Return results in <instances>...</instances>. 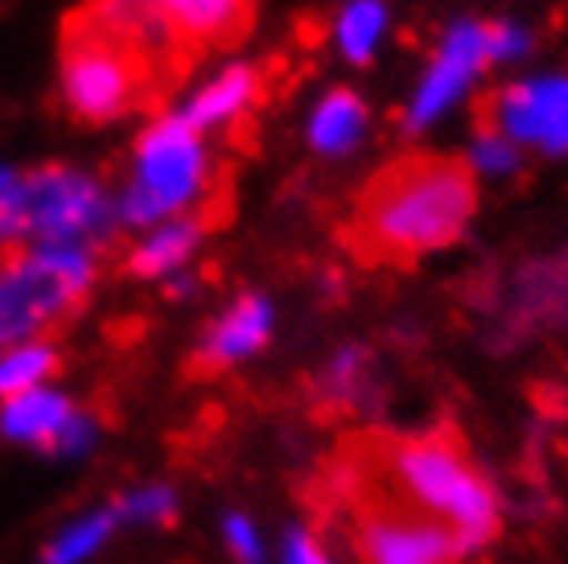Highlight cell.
<instances>
[{"mask_svg": "<svg viewBox=\"0 0 568 564\" xmlns=\"http://www.w3.org/2000/svg\"><path fill=\"white\" fill-rule=\"evenodd\" d=\"M478 207L474 170L457 157L413 153L371 178L358 194L355 248L367 260L408 264L428 255L466 231Z\"/></svg>", "mask_w": 568, "mask_h": 564, "instance_id": "1", "label": "cell"}, {"mask_svg": "<svg viewBox=\"0 0 568 564\" xmlns=\"http://www.w3.org/2000/svg\"><path fill=\"white\" fill-rule=\"evenodd\" d=\"M351 450L367 462L379 479L408 498L413 507L428 511L440 520L462 548H483L498 532V498L483 466L474 462L466 441L440 429L425 437H392V433H371V437L346 441Z\"/></svg>", "mask_w": 568, "mask_h": 564, "instance_id": "2", "label": "cell"}, {"mask_svg": "<svg viewBox=\"0 0 568 564\" xmlns=\"http://www.w3.org/2000/svg\"><path fill=\"white\" fill-rule=\"evenodd\" d=\"M329 498L363 564H457L462 540L428 511L399 498L351 445L329 474Z\"/></svg>", "mask_w": 568, "mask_h": 564, "instance_id": "3", "label": "cell"}, {"mask_svg": "<svg viewBox=\"0 0 568 564\" xmlns=\"http://www.w3.org/2000/svg\"><path fill=\"white\" fill-rule=\"evenodd\" d=\"M95 281L91 248H29L0 264V351L42 342Z\"/></svg>", "mask_w": 568, "mask_h": 564, "instance_id": "4", "label": "cell"}, {"mask_svg": "<svg viewBox=\"0 0 568 564\" xmlns=\"http://www.w3.org/2000/svg\"><path fill=\"white\" fill-rule=\"evenodd\" d=\"M58 83H62V103L71 108L74 120L108 124V120H120L124 112L156 99L170 87V79L156 74L132 50L115 46L112 38L79 26L71 17L67 33H62V71H58Z\"/></svg>", "mask_w": 568, "mask_h": 564, "instance_id": "5", "label": "cell"}, {"mask_svg": "<svg viewBox=\"0 0 568 564\" xmlns=\"http://www.w3.org/2000/svg\"><path fill=\"white\" fill-rule=\"evenodd\" d=\"M206 149L202 132L182 115H161L136 141V170L115 207V219L129 226H149L161 219H182L206 190Z\"/></svg>", "mask_w": 568, "mask_h": 564, "instance_id": "6", "label": "cell"}, {"mask_svg": "<svg viewBox=\"0 0 568 564\" xmlns=\"http://www.w3.org/2000/svg\"><path fill=\"white\" fill-rule=\"evenodd\" d=\"M26 243L33 248H91L115 223L108 194L79 170H38L13 190Z\"/></svg>", "mask_w": 568, "mask_h": 564, "instance_id": "7", "label": "cell"}, {"mask_svg": "<svg viewBox=\"0 0 568 564\" xmlns=\"http://www.w3.org/2000/svg\"><path fill=\"white\" fill-rule=\"evenodd\" d=\"M74 21L103 33V38H112L115 46L132 50L136 58H144L170 83H178V74L190 67V54H194L153 0H87L83 9L74 13Z\"/></svg>", "mask_w": 568, "mask_h": 564, "instance_id": "8", "label": "cell"}, {"mask_svg": "<svg viewBox=\"0 0 568 564\" xmlns=\"http://www.w3.org/2000/svg\"><path fill=\"white\" fill-rule=\"evenodd\" d=\"M486 128L515 144H540L548 153L568 149V79H531L503 87L490 99Z\"/></svg>", "mask_w": 568, "mask_h": 564, "instance_id": "9", "label": "cell"}, {"mask_svg": "<svg viewBox=\"0 0 568 564\" xmlns=\"http://www.w3.org/2000/svg\"><path fill=\"white\" fill-rule=\"evenodd\" d=\"M486 62H490L486 26L483 21H457V26L445 33V42H440L433 67L425 71L420 87H416L413 103H408V115H404V128H408V132H425L437 115L449 112V103L462 99L469 79L483 71Z\"/></svg>", "mask_w": 568, "mask_h": 564, "instance_id": "10", "label": "cell"}, {"mask_svg": "<svg viewBox=\"0 0 568 564\" xmlns=\"http://www.w3.org/2000/svg\"><path fill=\"white\" fill-rule=\"evenodd\" d=\"M272 334V305L260 293H247L231 305L219 322L202 334L199 351H194V375H214V371L240 363L247 354H256Z\"/></svg>", "mask_w": 568, "mask_h": 564, "instance_id": "11", "label": "cell"}, {"mask_svg": "<svg viewBox=\"0 0 568 564\" xmlns=\"http://www.w3.org/2000/svg\"><path fill=\"white\" fill-rule=\"evenodd\" d=\"M190 50L235 46L252 29V0H153Z\"/></svg>", "mask_w": 568, "mask_h": 564, "instance_id": "12", "label": "cell"}, {"mask_svg": "<svg viewBox=\"0 0 568 564\" xmlns=\"http://www.w3.org/2000/svg\"><path fill=\"white\" fill-rule=\"evenodd\" d=\"M79 412L62 392L54 387H38V392L13 395L0 404V437L13 445H29V450L54 453L58 437L67 433V424Z\"/></svg>", "mask_w": 568, "mask_h": 564, "instance_id": "13", "label": "cell"}, {"mask_svg": "<svg viewBox=\"0 0 568 564\" xmlns=\"http://www.w3.org/2000/svg\"><path fill=\"white\" fill-rule=\"evenodd\" d=\"M260 95V71L256 67H227L214 83H206L199 95L185 103L182 120L190 128H223L235 124L240 115H247V108Z\"/></svg>", "mask_w": 568, "mask_h": 564, "instance_id": "14", "label": "cell"}, {"mask_svg": "<svg viewBox=\"0 0 568 564\" xmlns=\"http://www.w3.org/2000/svg\"><path fill=\"white\" fill-rule=\"evenodd\" d=\"M363 132H367V103L346 87L329 91L310 115V144L326 157L351 153L363 141Z\"/></svg>", "mask_w": 568, "mask_h": 564, "instance_id": "15", "label": "cell"}, {"mask_svg": "<svg viewBox=\"0 0 568 564\" xmlns=\"http://www.w3.org/2000/svg\"><path fill=\"white\" fill-rule=\"evenodd\" d=\"M202 235H206V223H202V219H190V214L170 219V223L156 226L149 240L132 248L129 272L132 276H170V272H178L185 260L194 255Z\"/></svg>", "mask_w": 568, "mask_h": 564, "instance_id": "16", "label": "cell"}, {"mask_svg": "<svg viewBox=\"0 0 568 564\" xmlns=\"http://www.w3.org/2000/svg\"><path fill=\"white\" fill-rule=\"evenodd\" d=\"M62 359L50 342H21V346H4L0 351V404L13 395L38 392L50 387V380L58 375Z\"/></svg>", "mask_w": 568, "mask_h": 564, "instance_id": "17", "label": "cell"}, {"mask_svg": "<svg viewBox=\"0 0 568 564\" xmlns=\"http://www.w3.org/2000/svg\"><path fill=\"white\" fill-rule=\"evenodd\" d=\"M387 29V4L384 0H346L338 13V50L346 62L367 67L375 58V46Z\"/></svg>", "mask_w": 568, "mask_h": 564, "instance_id": "18", "label": "cell"}, {"mask_svg": "<svg viewBox=\"0 0 568 564\" xmlns=\"http://www.w3.org/2000/svg\"><path fill=\"white\" fill-rule=\"evenodd\" d=\"M120 523V515L112 511H95V515H83V520L67 523L50 544L42 548V564H83L91 552L100 548L103 540L112 536V527Z\"/></svg>", "mask_w": 568, "mask_h": 564, "instance_id": "19", "label": "cell"}, {"mask_svg": "<svg viewBox=\"0 0 568 564\" xmlns=\"http://www.w3.org/2000/svg\"><path fill=\"white\" fill-rule=\"evenodd\" d=\"M519 165V144L507 141L495 128H478V141L469 149V170L474 173H511Z\"/></svg>", "mask_w": 568, "mask_h": 564, "instance_id": "20", "label": "cell"}, {"mask_svg": "<svg viewBox=\"0 0 568 564\" xmlns=\"http://www.w3.org/2000/svg\"><path fill=\"white\" fill-rule=\"evenodd\" d=\"M115 515H120V520H170L173 494L161 491V486H156V491H136L115 503Z\"/></svg>", "mask_w": 568, "mask_h": 564, "instance_id": "21", "label": "cell"}, {"mask_svg": "<svg viewBox=\"0 0 568 564\" xmlns=\"http://www.w3.org/2000/svg\"><path fill=\"white\" fill-rule=\"evenodd\" d=\"M486 42H490V62H498V58L507 62V58L527 54L531 38L519 26H511V21H495V26H486Z\"/></svg>", "mask_w": 568, "mask_h": 564, "instance_id": "22", "label": "cell"}, {"mask_svg": "<svg viewBox=\"0 0 568 564\" xmlns=\"http://www.w3.org/2000/svg\"><path fill=\"white\" fill-rule=\"evenodd\" d=\"M284 564H334L313 532H293L284 540Z\"/></svg>", "mask_w": 568, "mask_h": 564, "instance_id": "23", "label": "cell"}, {"mask_svg": "<svg viewBox=\"0 0 568 564\" xmlns=\"http://www.w3.org/2000/svg\"><path fill=\"white\" fill-rule=\"evenodd\" d=\"M227 544L243 564H260V540H256V532H252V523L240 520V515L227 520Z\"/></svg>", "mask_w": 568, "mask_h": 564, "instance_id": "24", "label": "cell"}, {"mask_svg": "<svg viewBox=\"0 0 568 564\" xmlns=\"http://www.w3.org/2000/svg\"><path fill=\"white\" fill-rule=\"evenodd\" d=\"M13 185H17V173H13V170H0V198L9 194Z\"/></svg>", "mask_w": 568, "mask_h": 564, "instance_id": "25", "label": "cell"}]
</instances>
